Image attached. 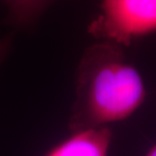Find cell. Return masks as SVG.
<instances>
[{"mask_svg":"<svg viewBox=\"0 0 156 156\" xmlns=\"http://www.w3.org/2000/svg\"><path fill=\"white\" fill-rule=\"evenodd\" d=\"M145 98L144 82L123 47L99 41L85 50L78 64L69 130L108 127L134 114Z\"/></svg>","mask_w":156,"mask_h":156,"instance_id":"obj_1","label":"cell"},{"mask_svg":"<svg viewBox=\"0 0 156 156\" xmlns=\"http://www.w3.org/2000/svg\"><path fill=\"white\" fill-rule=\"evenodd\" d=\"M156 31V0H101L100 12L88 26L99 41L127 47Z\"/></svg>","mask_w":156,"mask_h":156,"instance_id":"obj_2","label":"cell"},{"mask_svg":"<svg viewBox=\"0 0 156 156\" xmlns=\"http://www.w3.org/2000/svg\"><path fill=\"white\" fill-rule=\"evenodd\" d=\"M112 138L109 127L75 131L44 156H108Z\"/></svg>","mask_w":156,"mask_h":156,"instance_id":"obj_3","label":"cell"},{"mask_svg":"<svg viewBox=\"0 0 156 156\" xmlns=\"http://www.w3.org/2000/svg\"><path fill=\"white\" fill-rule=\"evenodd\" d=\"M55 0H4L9 19L18 28H30Z\"/></svg>","mask_w":156,"mask_h":156,"instance_id":"obj_4","label":"cell"},{"mask_svg":"<svg viewBox=\"0 0 156 156\" xmlns=\"http://www.w3.org/2000/svg\"><path fill=\"white\" fill-rule=\"evenodd\" d=\"M12 44H13L12 34H8L4 37L0 38V64L5 61V59L10 54Z\"/></svg>","mask_w":156,"mask_h":156,"instance_id":"obj_5","label":"cell"},{"mask_svg":"<svg viewBox=\"0 0 156 156\" xmlns=\"http://www.w3.org/2000/svg\"><path fill=\"white\" fill-rule=\"evenodd\" d=\"M146 156H156V145H154L150 150L148 151L147 154Z\"/></svg>","mask_w":156,"mask_h":156,"instance_id":"obj_6","label":"cell"}]
</instances>
